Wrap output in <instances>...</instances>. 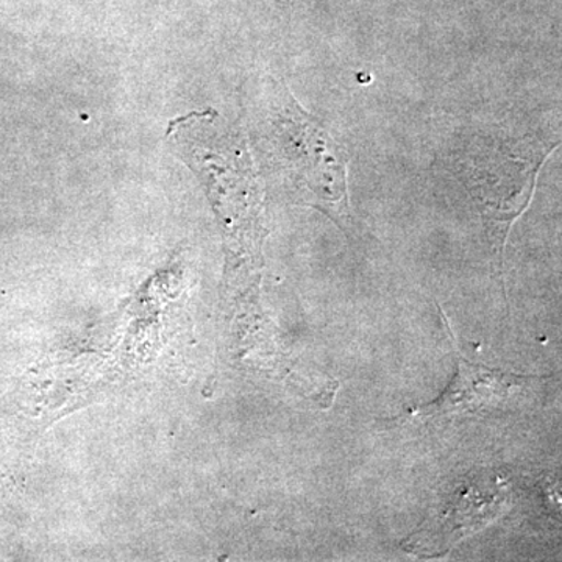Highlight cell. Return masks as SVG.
Instances as JSON below:
<instances>
[{
    "mask_svg": "<svg viewBox=\"0 0 562 562\" xmlns=\"http://www.w3.org/2000/svg\"><path fill=\"white\" fill-rule=\"evenodd\" d=\"M268 85L251 117L258 143L276 171L308 205L341 224L349 214L342 151L283 83L271 79Z\"/></svg>",
    "mask_w": 562,
    "mask_h": 562,
    "instance_id": "1",
    "label": "cell"
},
{
    "mask_svg": "<svg viewBox=\"0 0 562 562\" xmlns=\"http://www.w3.org/2000/svg\"><path fill=\"white\" fill-rule=\"evenodd\" d=\"M557 147L531 138L492 143H472L461 155V180L464 181L480 214L492 254L503 276V255L513 222L530 205L543 161Z\"/></svg>",
    "mask_w": 562,
    "mask_h": 562,
    "instance_id": "2",
    "label": "cell"
},
{
    "mask_svg": "<svg viewBox=\"0 0 562 562\" xmlns=\"http://www.w3.org/2000/svg\"><path fill=\"white\" fill-rule=\"evenodd\" d=\"M458 372L441 397L417 409L420 416H449V414L483 413L502 405L512 391L528 382V376L495 371L473 364L458 353Z\"/></svg>",
    "mask_w": 562,
    "mask_h": 562,
    "instance_id": "3",
    "label": "cell"
}]
</instances>
